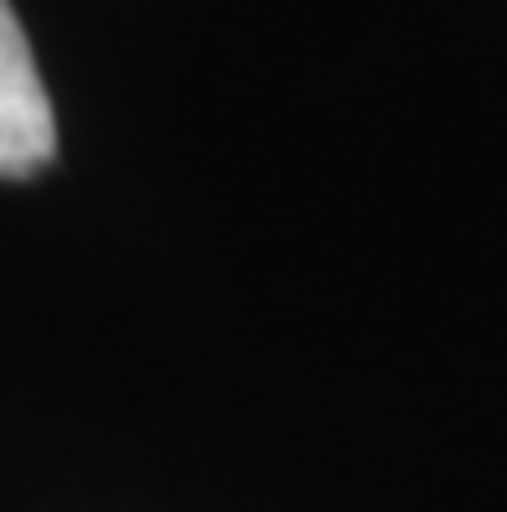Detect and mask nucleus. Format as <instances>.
<instances>
[{
  "instance_id": "f257e3e1",
  "label": "nucleus",
  "mask_w": 507,
  "mask_h": 512,
  "mask_svg": "<svg viewBox=\"0 0 507 512\" xmlns=\"http://www.w3.org/2000/svg\"><path fill=\"white\" fill-rule=\"evenodd\" d=\"M57 156V119L11 0H0V176H37Z\"/></svg>"
}]
</instances>
